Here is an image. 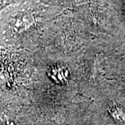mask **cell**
Returning a JSON list of instances; mask_svg holds the SVG:
<instances>
[{"label":"cell","instance_id":"6da1fadb","mask_svg":"<svg viewBox=\"0 0 125 125\" xmlns=\"http://www.w3.org/2000/svg\"><path fill=\"white\" fill-rule=\"evenodd\" d=\"M108 111L111 116L119 122H125V113L123 109L115 104H109L107 108Z\"/></svg>","mask_w":125,"mask_h":125},{"label":"cell","instance_id":"7a4b0ae2","mask_svg":"<svg viewBox=\"0 0 125 125\" xmlns=\"http://www.w3.org/2000/svg\"><path fill=\"white\" fill-rule=\"evenodd\" d=\"M6 4V3L5 2L4 0H0V10L2 9Z\"/></svg>","mask_w":125,"mask_h":125}]
</instances>
